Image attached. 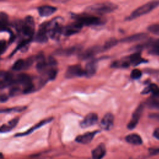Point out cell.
Listing matches in <instances>:
<instances>
[{
	"label": "cell",
	"mask_w": 159,
	"mask_h": 159,
	"mask_svg": "<svg viewBox=\"0 0 159 159\" xmlns=\"http://www.w3.org/2000/svg\"><path fill=\"white\" fill-rule=\"evenodd\" d=\"M25 68V60L22 59L17 60L12 66V69L14 71H20Z\"/></svg>",
	"instance_id": "d6a6232c"
},
{
	"label": "cell",
	"mask_w": 159,
	"mask_h": 159,
	"mask_svg": "<svg viewBox=\"0 0 159 159\" xmlns=\"http://www.w3.org/2000/svg\"><path fill=\"white\" fill-rule=\"evenodd\" d=\"M8 99V96L5 94H1V97H0V100L1 102H4L6 101H7Z\"/></svg>",
	"instance_id": "ab89813d"
},
{
	"label": "cell",
	"mask_w": 159,
	"mask_h": 159,
	"mask_svg": "<svg viewBox=\"0 0 159 159\" xmlns=\"http://www.w3.org/2000/svg\"><path fill=\"white\" fill-rule=\"evenodd\" d=\"M143 104H140L134 111V112L132 114V116L131 118V120L130 122L128 123L127 127L129 130H132L134 129L136 125H137L140 117L141 116V114L143 112Z\"/></svg>",
	"instance_id": "7c38bea8"
},
{
	"label": "cell",
	"mask_w": 159,
	"mask_h": 159,
	"mask_svg": "<svg viewBox=\"0 0 159 159\" xmlns=\"http://www.w3.org/2000/svg\"><path fill=\"white\" fill-rule=\"evenodd\" d=\"M149 152H150V155H159V147L150 148L149 149Z\"/></svg>",
	"instance_id": "f35d334b"
},
{
	"label": "cell",
	"mask_w": 159,
	"mask_h": 159,
	"mask_svg": "<svg viewBox=\"0 0 159 159\" xmlns=\"http://www.w3.org/2000/svg\"><path fill=\"white\" fill-rule=\"evenodd\" d=\"M148 35L146 33H138L133 34L132 35L124 37L120 40V42H134L137 41H140L145 40L147 38Z\"/></svg>",
	"instance_id": "603a6c76"
},
{
	"label": "cell",
	"mask_w": 159,
	"mask_h": 159,
	"mask_svg": "<svg viewBox=\"0 0 159 159\" xmlns=\"http://www.w3.org/2000/svg\"><path fill=\"white\" fill-rule=\"evenodd\" d=\"M153 136L155 138H156L157 139L159 140V127L157 128L154 132H153Z\"/></svg>",
	"instance_id": "60d3db41"
},
{
	"label": "cell",
	"mask_w": 159,
	"mask_h": 159,
	"mask_svg": "<svg viewBox=\"0 0 159 159\" xmlns=\"http://www.w3.org/2000/svg\"><path fill=\"white\" fill-rule=\"evenodd\" d=\"M103 52L102 46L94 45L88 48L84 51L78 53V58L81 60H86L91 59L98 53Z\"/></svg>",
	"instance_id": "52a82bcc"
},
{
	"label": "cell",
	"mask_w": 159,
	"mask_h": 159,
	"mask_svg": "<svg viewBox=\"0 0 159 159\" xmlns=\"http://www.w3.org/2000/svg\"><path fill=\"white\" fill-rule=\"evenodd\" d=\"M130 63L129 61L128 58H124L120 60H116L114 61L111 66L113 68H127L130 66Z\"/></svg>",
	"instance_id": "f1b7e54d"
},
{
	"label": "cell",
	"mask_w": 159,
	"mask_h": 159,
	"mask_svg": "<svg viewBox=\"0 0 159 159\" xmlns=\"http://www.w3.org/2000/svg\"><path fill=\"white\" fill-rule=\"evenodd\" d=\"M147 105L150 107H157L159 106V94L152 95L146 101Z\"/></svg>",
	"instance_id": "f546056e"
},
{
	"label": "cell",
	"mask_w": 159,
	"mask_h": 159,
	"mask_svg": "<svg viewBox=\"0 0 159 159\" xmlns=\"http://www.w3.org/2000/svg\"><path fill=\"white\" fill-rule=\"evenodd\" d=\"M8 16L4 12H0V25H1V31H7L9 29L8 28Z\"/></svg>",
	"instance_id": "4316f807"
},
{
	"label": "cell",
	"mask_w": 159,
	"mask_h": 159,
	"mask_svg": "<svg viewBox=\"0 0 159 159\" xmlns=\"http://www.w3.org/2000/svg\"><path fill=\"white\" fill-rule=\"evenodd\" d=\"M125 140L127 143L135 145H140L143 143L141 137L137 134H130L126 135Z\"/></svg>",
	"instance_id": "d4e9b609"
},
{
	"label": "cell",
	"mask_w": 159,
	"mask_h": 159,
	"mask_svg": "<svg viewBox=\"0 0 159 159\" xmlns=\"http://www.w3.org/2000/svg\"><path fill=\"white\" fill-rule=\"evenodd\" d=\"M0 44H1V54L2 55L7 48V45H6V41L4 40H1Z\"/></svg>",
	"instance_id": "74e56055"
},
{
	"label": "cell",
	"mask_w": 159,
	"mask_h": 159,
	"mask_svg": "<svg viewBox=\"0 0 159 159\" xmlns=\"http://www.w3.org/2000/svg\"><path fill=\"white\" fill-rule=\"evenodd\" d=\"M82 48V46L78 45L65 48H60L55 50L54 52V54L58 56H70L79 52H81Z\"/></svg>",
	"instance_id": "8fae6325"
},
{
	"label": "cell",
	"mask_w": 159,
	"mask_h": 159,
	"mask_svg": "<svg viewBox=\"0 0 159 159\" xmlns=\"http://www.w3.org/2000/svg\"><path fill=\"white\" fill-rule=\"evenodd\" d=\"M128 60H129L130 64H131L134 66H137L142 63H144V62L147 61L146 60H145V59H143L141 57L140 53L139 52H135V53L130 55L128 57Z\"/></svg>",
	"instance_id": "484cf974"
},
{
	"label": "cell",
	"mask_w": 159,
	"mask_h": 159,
	"mask_svg": "<svg viewBox=\"0 0 159 159\" xmlns=\"http://www.w3.org/2000/svg\"><path fill=\"white\" fill-rule=\"evenodd\" d=\"M63 19L61 17H57L47 23L48 37L52 39L57 40L60 35L63 34V27L62 26Z\"/></svg>",
	"instance_id": "277c9868"
},
{
	"label": "cell",
	"mask_w": 159,
	"mask_h": 159,
	"mask_svg": "<svg viewBox=\"0 0 159 159\" xmlns=\"http://www.w3.org/2000/svg\"><path fill=\"white\" fill-rule=\"evenodd\" d=\"M99 130H95L92 132H87L84 134H83L81 135H78L75 138V141L77 143H80L81 144H88L93 139H94V136L99 133Z\"/></svg>",
	"instance_id": "5bb4252c"
},
{
	"label": "cell",
	"mask_w": 159,
	"mask_h": 159,
	"mask_svg": "<svg viewBox=\"0 0 159 159\" xmlns=\"http://www.w3.org/2000/svg\"><path fill=\"white\" fill-rule=\"evenodd\" d=\"M98 120V117L96 113H89L80 122V125L81 128H87L94 125Z\"/></svg>",
	"instance_id": "2e32d148"
},
{
	"label": "cell",
	"mask_w": 159,
	"mask_h": 159,
	"mask_svg": "<svg viewBox=\"0 0 159 159\" xmlns=\"http://www.w3.org/2000/svg\"><path fill=\"white\" fill-rule=\"evenodd\" d=\"M82 27L83 25L75 21L73 23L67 25L65 27H63V34L66 36H70L75 34L79 32Z\"/></svg>",
	"instance_id": "9a60e30c"
},
{
	"label": "cell",
	"mask_w": 159,
	"mask_h": 159,
	"mask_svg": "<svg viewBox=\"0 0 159 159\" xmlns=\"http://www.w3.org/2000/svg\"><path fill=\"white\" fill-rule=\"evenodd\" d=\"M36 60V70L39 73H45L48 70V63L46 61L43 54L40 53L36 57H35Z\"/></svg>",
	"instance_id": "4fadbf2b"
},
{
	"label": "cell",
	"mask_w": 159,
	"mask_h": 159,
	"mask_svg": "<svg viewBox=\"0 0 159 159\" xmlns=\"http://www.w3.org/2000/svg\"><path fill=\"white\" fill-rule=\"evenodd\" d=\"M149 93H152L153 95H158L159 94V87L154 83L150 84L148 86L144 88V89L142 91L141 93L142 94H147Z\"/></svg>",
	"instance_id": "83f0119b"
},
{
	"label": "cell",
	"mask_w": 159,
	"mask_h": 159,
	"mask_svg": "<svg viewBox=\"0 0 159 159\" xmlns=\"http://www.w3.org/2000/svg\"><path fill=\"white\" fill-rule=\"evenodd\" d=\"M114 125V116L111 113L106 114L100 122L101 127L106 130H111Z\"/></svg>",
	"instance_id": "ac0fdd59"
},
{
	"label": "cell",
	"mask_w": 159,
	"mask_h": 159,
	"mask_svg": "<svg viewBox=\"0 0 159 159\" xmlns=\"http://www.w3.org/2000/svg\"><path fill=\"white\" fill-rule=\"evenodd\" d=\"M14 27L18 32L20 33L24 37V39L23 40H32L35 30V23L32 16H26L24 21L19 20L15 22Z\"/></svg>",
	"instance_id": "6da1fadb"
},
{
	"label": "cell",
	"mask_w": 159,
	"mask_h": 159,
	"mask_svg": "<svg viewBox=\"0 0 159 159\" xmlns=\"http://www.w3.org/2000/svg\"><path fill=\"white\" fill-rule=\"evenodd\" d=\"M85 76L84 70H83L80 65H73L69 66L65 73L66 78L71 79L75 77H81Z\"/></svg>",
	"instance_id": "ba28073f"
},
{
	"label": "cell",
	"mask_w": 159,
	"mask_h": 159,
	"mask_svg": "<svg viewBox=\"0 0 159 159\" xmlns=\"http://www.w3.org/2000/svg\"><path fill=\"white\" fill-rule=\"evenodd\" d=\"M37 11L40 16L47 17L53 14L57 11V7L49 5H42L37 8Z\"/></svg>",
	"instance_id": "44dd1931"
},
{
	"label": "cell",
	"mask_w": 159,
	"mask_h": 159,
	"mask_svg": "<svg viewBox=\"0 0 159 159\" xmlns=\"http://www.w3.org/2000/svg\"><path fill=\"white\" fill-rule=\"evenodd\" d=\"M72 17L75 21L81 24L83 26L99 25L104 23V19H102L101 17L89 14H72Z\"/></svg>",
	"instance_id": "3957f363"
},
{
	"label": "cell",
	"mask_w": 159,
	"mask_h": 159,
	"mask_svg": "<svg viewBox=\"0 0 159 159\" xmlns=\"http://www.w3.org/2000/svg\"><path fill=\"white\" fill-rule=\"evenodd\" d=\"M19 117H15L12 120H9L7 124H4L1 126L0 132L1 133H6L14 129L19 122Z\"/></svg>",
	"instance_id": "cb8c5ba5"
},
{
	"label": "cell",
	"mask_w": 159,
	"mask_h": 159,
	"mask_svg": "<svg viewBox=\"0 0 159 159\" xmlns=\"http://www.w3.org/2000/svg\"><path fill=\"white\" fill-rule=\"evenodd\" d=\"M20 92H21V89L19 86H17V85H13L9 89V96L12 97V96L19 94Z\"/></svg>",
	"instance_id": "836d02e7"
},
{
	"label": "cell",
	"mask_w": 159,
	"mask_h": 159,
	"mask_svg": "<svg viewBox=\"0 0 159 159\" xmlns=\"http://www.w3.org/2000/svg\"><path fill=\"white\" fill-rule=\"evenodd\" d=\"M117 8V4L111 2H103L92 4L86 8L87 12L94 13L96 14L102 15L111 13Z\"/></svg>",
	"instance_id": "7a4b0ae2"
},
{
	"label": "cell",
	"mask_w": 159,
	"mask_h": 159,
	"mask_svg": "<svg viewBox=\"0 0 159 159\" xmlns=\"http://www.w3.org/2000/svg\"><path fill=\"white\" fill-rule=\"evenodd\" d=\"M106 154V146L103 143H99L91 151L92 159H102Z\"/></svg>",
	"instance_id": "d6986e66"
},
{
	"label": "cell",
	"mask_w": 159,
	"mask_h": 159,
	"mask_svg": "<svg viewBox=\"0 0 159 159\" xmlns=\"http://www.w3.org/2000/svg\"><path fill=\"white\" fill-rule=\"evenodd\" d=\"M17 84H20L23 86L22 93L24 94H29L34 91V86L32 82V80L30 76L27 74H18L15 77L14 85Z\"/></svg>",
	"instance_id": "8992f818"
},
{
	"label": "cell",
	"mask_w": 159,
	"mask_h": 159,
	"mask_svg": "<svg viewBox=\"0 0 159 159\" xmlns=\"http://www.w3.org/2000/svg\"><path fill=\"white\" fill-rule=\"evenodd\" d=\"M47 63L50 68H56V66L57 65V62L56 60L52 56H48Z\"/></svg>",
	"instance_id": "8d00e7d4"
},
{
	"label": "cell",
	"mask_w": 159,
	"mask_h": 159,
	"mask_svg": "<svg viewBox=\"0 0 159 159\" xmlns=\"http://www.w3.org/2000/svg\"><path fill=\"white\" fill-rule=\"evenodd\" d=\"M53 120V117H50V118H48V119H43L42 120H41L40 122H39V123L35 124L34 126H32V127H30V129H29L27 130L24 132H21V133H17L14 135V137H23V136H25V135H28L32 133L34 131H35V130L38 129L39 128L41 127L42 126L50 122L52 120Z\"/></svg>",
	"instance_id": "e0dca14e"
},
{
	"label": "cell",
	"mask_w": 159,
	"mask_h": 159,
	"mask_svg": "<svg viewBox=\"0 0 159 159\" xmlns=\"http://www.w3.org/2000/svg\"><path fill=\"white\" fill-rule=\"evenodd\" d=\"M159 6V1H150L148 2L136 9H135L130 16H129L127 17H126L125 20H132L133 19H135L139 17H140L143 15H145L150 11H152L153 9L156 8Z\"/></svg>",
	"instance_id": "5b68a950"
},
{
	"label": "cell",
	"mask_w": 159,
	"mask_h": 159,
	"mask_svg": "<svg viewBox=\"0 0 159 159\" xmlns=\"http://www.w3.org/2000/svg\"><path fill=\"white\" fill-rule=\"evenodd\" d=\"M27 108L26 106H16L10 108L2 109L1 110V113H12V112H22Z\"/></svg>",
	"instance_id": "4dcf8cb0"
},
{
	"label": "cell",
	"mask_w": 159,
	"mask_h": 159,
	"mask_svg": "<svg viewBox=\"0 0 159 159\" xmlns=\"http://www.w3.org/2000/svg\"><path fill=\"white\" fill-rule=\"evenodd\" d=\"M148 53L153 55L159 56V39H151L147 41Z\"/></svg>",
	"instance_id": "ffe728a7"
},
{
	"label": "cell",
	"mask_w": 159,
	"mask_h": 159,
	"mask_svg": "<svg viewBox=\"0 0 159 159\" xmlns=\"http://www.w3.org/2000/svg\"><path fill=\"white\" fill-rule=\"evenodd\" d=\"M142 76V71L139 69H134L130 73V77L133 80L139 79Z\"/></svg>",
	"instance_id": "d590c367"
},
{
	"label": "cell",
	"mask_w": 159,
	"mask_h": 159,
	"mask_svg": "<svg viewBox=\"0 0 159 159\" xmlns=\"http://www.w3.org/2000/svg\"><path fill=\"white\" fill-rule=\"evenodd\" d=\"M147 29L149 32H152V34L159 35V24L151 25L148 27Z\"/></svg>",
	"instance_id": "e575fe53"
},
{
	"label": "cell",
	"mask_w": 159,
	"mask_h": 159,
	"mask_svg": "<svg viewBox=\"0 0 159 159\" xmlns=\"http://www.w3.org/2000/svg\"><path fill=\"white\" fill-rule=\"evenodd\" d=\"M15 77L7 71L1 70L0 73V88L1 89L14 84Z\"/></svg>",
	"instance_id": "30bf717a"
},
{
	"label": "cell",
	"mask_w": 159,
	"mask_h": 159,
	"mask_svg": "<svg viewBox=\"0 0 159 159\" xmlns=\"http://www.w3.org/2000/svg\"><path fill=\"white\" fill-rule=\"evenodd\" d=\"M118 42V40L115 39V38H110L109 39H108L104 44V45L102 46V50L103 52L106 51L107 50L110 49L111 48H112V47L115 46Z\"/></svg>",
	"instance_id": "1f68e13d"
},
{
	"label": "cell",
	"mask_w": 159,
	"mask_h": 159,
	"mask_svg": "<svg viewBox=\"0 0 159 159\" xmlns=\"http://www.w3.org/2000/svg\"><path fill=\"white\" fill-rule=\"evenodd\" d=\"M47 23L48 22H43L39 25V29L35 34L34 39L35 42L39 43H44L48 40V34L47 29Z\"/></svg>",
	"instance_id": "9c48e42d"
},
{
	"label": "cell",
	"mask_w": 159,
	"mask_h": 159,
	"mask_svg": "<svg viewBox=\"0 0 159 159\" xmlns=\"http://www.w3.org/2000/svg\"><path fill=\"white\" fill-rule=\"evenodd\" d=\"M97 69V60H91L89 62H88L86 65L85 68H84V72H85V76L88 78H90L93 76Z\"/></svg>",
	"instance_id": "7402d4cb"
}]
</instances>
